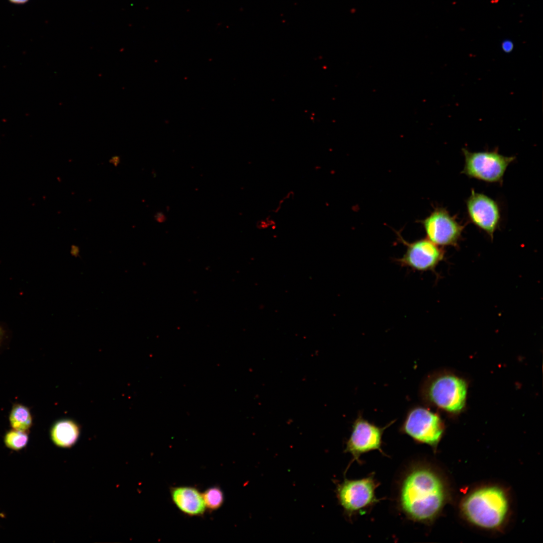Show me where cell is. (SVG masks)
Here are the masks:
<instances>
[{
    "label": "cell",
    "instance_id": "1",
    "mask_svg": "<svg viewBox=\"0 0 543 543\" xmlns=\"http://www.w3.org/2000/svg\"><path fill=\"white\" fill-rule=\"evenodd\" d=\"M395 494L398 510L407 519L425 524L437 517L446 500L445 487L439 474L418 461L403 471Z\"/></svg>",
    "mask_w": 543,
    "mask_h": 543
},
{
    "label": "cell",
    "instance_id": "2",
    "mask_svg": "<svg viewBox=\"0 0 543 543\" xmlns=\"http://www.w3.org/2000/svg\"><path fill=\"white\" fill-rule=\"evenodd\" d=\"M466 518L475 525L486 529L500 526L508 509L505 493L499 488L488 486L478 489L467 496L462 506Z\"/></svg>",
    "mask_w": 543,
    "mask_h": 543
},
{
    "label": "cell",
    "instance_id": "3",
    "mask_svg": "<svg viewBox=\"0 0 543 543\" xmlns=\"http://www.w3.org/2000/svg\"><path fill=\"white\" fill-rule=\"evenodd\" d=\"M420 392L427 404L448 413H458L466 404L467 384L464 379L455 374L440 372L428 377Z\"/></svg>",
    "mask_w": 543,
    "mask_h": 543
},
{
    "label": "cell",
    "instance_id": "4",
    "mask_svg": "<svg viewBox=\"0 0 543 543\" xmlns=\"http://www.w3.org/2000/svg\"><path fill=\"white\" fill-rule=\"evenodd\" d=\"M379 485L374 474L359 479L345 478L337 484L336 494L338 501L349 519L366 513L379 502L381 499H378L375 494Z\"/></svg>",
    "mask_w": 543,
    "mask_h": 543
},
{
    "label": "cell",
    "instance_id": "5",
    "mask_svg": "<svg viewBox=\"0 0 543 543\" xmlns=\"http://www.w3.org/2000/svg\"><path fill=\"white\" fill-rule=\"evenodd\" d=\"M465 165L462 173L489 183L502 184L503 176L509 165L515 156L500 154L498 149L492 151L471 152L463 148Z\"/></svg>",
    "mask_w": 543,
    "mask_h": 543
},
{
    "label": "cell",
    "instance_id": "6",
    "mask_svg": "<svg viewBox=\"0 0 543 543\" xmlns=\"http://www.w3.org/2000/svg\"><path fill=\"white\" fill-rule=\"evenodd\" d=\"M400 430L415 442L435 448L441 438L444 425L437 413L422 406H415L408 412Z\"/></svg>",
    "mask_w": 543,
    "mask_h": 543
},
{
    "label": "cell",
    "instance_id": "7",
    "mask_svg": "<svg viewBox=\"0 0 543 543\" xmlns=\"http://www.w3.org/2000/svg\"><path fill=\"white\" fill-rule=\"evenodd\" d=\"M419 222L427 238L439 246H457L465 227L443 207L435 208L428 216Z\"/></svg>",
    "mask_w": 543,
    "mask_h": 543
},
{
    "label": "cell",
    "instance_id": "8",
    "mask_svg": "<svg viewBox=\"0 0 543 543\" xmlns=\"http://www.w3.org/2000/svg\"><path fill=\"white\" fill-rule=\"evenodd\" d=\"M393 422L384 427H379L359 414L353 423L351 434L346 442L344 451L351 455V463L355 461L360 463V456L371 451L378 450L384 455L382 448L383 434Z\"/></svg>",
    "mask_w": 543,
    "mask_h": 543
},
{
    "label": "cell",
    "instance_id": "9",
    "mask_svg": "<svg viewBox=\"0 0 543 543\" xmlns=\"http://www.w3.org/2000/svg\"><path fill=\"white\" fill-rule=\"evenodd\" d=\"M397 235L399 241L406 246L403 256L395 258V262L400 266L415 271H430L434 270L443 259L444 251L442 247L427 238L409 242L399 234Z\"/></svg>",
    "mask_w": 543,
    "mask_h": 543
},
{
    "label": "cell",
    "instance_id": "10",
    "mask_svg": "<svg viewBox=\"0 0 543 543\" xmlns=\"http://www.w3.org/2000/svg\"><path fill=\"white\" fill-rule=\"evenodd\" d=\"M466 203L470 222L493 239L501 220V210L498 202L472 189Z\"/></svg>",
    "mask_w": 543,
    "mask_h": 543
},
{
    "label": "cell",
    "instance_id": "11",
    "mask_svg": "<svg viewBox=\"0 0 543 543\" xmlns=\"http://www.w3.org/2000/svg\"><path fill=\"white\" fill-rule=\"evenodd\" d=\"M170 495L173 503L186 515L200 516L206 510L202 493L195 487H173L170 489Z\"/></svg>",
    "mask_w": 543,
    "mask_h": 543
},
{
    "label": "cell",
    "instance_id": "12",
    "mask_svg": "<svg viewBox=\"0 0 543 543\" xmlns=\"http://www.w3.org/2000/svg\"><path fill=\"white\" fill-rule=\"evenodd\" d=\"M80 427L74 421L63 419L54 423L50 430V437L57 447L68 448L73 446L79 438Z\"/></svg>",
    "mask_w": 543,
    "mask_h": 543
},
{
    "label": "cell",
    "instance_id": "13",
    "mask_svg": "<svg viewBox=\"0 0 543 543\" xmlns=\"http://www.w3.org/2000/svg\"><path fill=\"white\" fill-rule=\"evenodd\" d=\"M9 422L13 429L28 431L33 423L29 409L21 404H15L10 413Z\"/></svg>",
    "mask_w": 543,
    "mask_h": 543
},
{
    "label": "cell",
    "instance_id": "14",
    "mask_svg": "<svg viewBox=\"0 0 543 543\" xmlns=\"http://www.w3.org/2000/svg\"><path fill=\"white\" fill-rule=\"evenodd\" d=\"M28 431L12 429L7 431L4 436V442L9 449L19 451L25 448L29 442Z\"/></svg>",
    "mask_w": 543,
    "mask_h": 543
},
{
    "label": "cell",
    "instance_id": "15",
    "mask_svg": "<svg viewBox=\"0 0 543 543\" xmlns=\"http://www.w3.org/2000/svg\"><path fill=\"white\" fill-rule=\"evenodd\" d=\"M206 508L216 510L220 508L224 502V494L221 488L213 486L206 489L202 493Z\"/></svg>",
    "mask_w": 543,
    "mask_h": 543
},
{
    "label": "cell",
    "instance_id": "16",
    "mask_svg": "<svg viewBox=\"0 0 543 543\" xmlns=\"http://www.w3.org/2000/svg\"><path fill=\"white\" fill-rule=\"evenodd\" d=\"M502 48L506 53L510 52L513 48V44L510 40H505L502 43Z\"/></svg>",
    "mask_w": 543,
    "mask_h": 543
},
{
    "label": "cell",
    "instance_id": "17",
    "mask_svg": "<svg viewBox=\"0 0 543 543\" xmlns=\"http://www.w3.org/2000/svg\"><path fill=\"white\" fill-rule=\"evenodd\" d=\"M11 2L16 4H23L26 2L28 0H10Z\"/></svg>",
    "mask_w": 543,
    "mask_h": 543
},
{
    "label": "cell",
    "instance_id": "18",
    "mask_svg": "<svg viewBox=\"0 0 543 543\" xmlns=\"http://www.w3.org/2000/svg\"><path fill=\"white\" fill-rule=\"evenodd\" d=\"M4 336V330L0 326V343L3 339Z\"/></svg>",
    "mask_w": 543,
    "mask_h": 543
},
{
    "label": "cell",
    "instance_id": "19",
    "mask_svg": "<svg viewBox=\"0 0 543 543\" xmlns=\"http://www.w3.org/2000/svg\"><path fill=\"white\" fill-rule=\"evenodd\" d=\"M0 517H3V518L5 517V514L4 513H3L0 512Z\"/></svg>",
    "mask_w": 543,
    "mask_h": 543
}]
</instances>
